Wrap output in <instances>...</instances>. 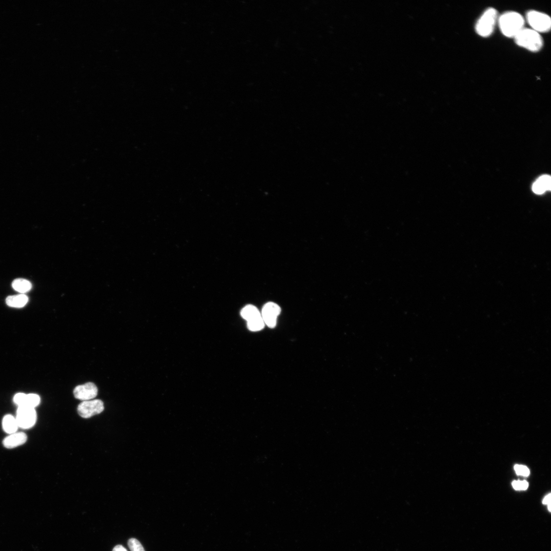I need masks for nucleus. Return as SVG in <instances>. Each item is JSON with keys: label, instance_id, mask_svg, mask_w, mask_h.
Returning <instances> with one entry per match:
<instances>
[{"label": "nucleus", "instance_id": "1", "mask_svg": "<svg viewBox=\"0 0 551 551\" xmlns=\"http://www.w3.org/2000/svg\"><path fill=\"white\" fill-rule=\"evenodd\" d=\"M498 22L503 35L508 38H514L524 28V18L514 11L505 13L499 17Z\"/></svg>", "mask_w": 551, "mask_h": 551}, {"label": "nucleus", "instance_id": "2", "mask_svg": "<svg viewBox=\"0 0 551 551\" xmlns=\"http://www.w3.org/2000/svg\"><path fill=\"white\" fill-rule=\"evenodd\" d=\"M514 39L518 46L531 52H538L543 46V40L540 33L532 29L524 28Z\"/></svg>", "mask_w": 551, "mask_h": 551}, {"label": "nucleus", "instance_id": "3", "mask_svg": "<svg viewBox=\"0 0 551 551\" xmlns=\"http://www.w3.org/2000/svg\"><path fill=\"white\" fill-rule=\"evenodd\" d=\"M498 11L493 8L487 9L478 20L475 30L478 35L487 38L491 35L498 21Z\"/></svg>", "mask_w": 551, "mask_h": 551}, {"label": "nucleus", "instance_id": "4", "mask_svg": "<svg viewBox=\"0 0 551 551\" xmlns=\"http://www.w3.org/2000/svg\"><path fill=\"white\" fill-rule=\"evenodd\" d=\"M526 18L531 29L539 33L547 32L551 29V18L545 14L531 10L528 12Z\"/></svg>", "mask_w": 551, "mask_h": 551}, {"label": "nucleus", "instance_id": "5", "mask_svg": "<svg viewBox=\"0 0 551 551\" xmlns=\"http://www.w3.org/2000/svg\"><path fill=\"white\" fill-rule=\"evenodd\" d=\"M16 419L20 428L29 429L35 426L37 420V414L35 408L27 407H19Z\"/></svg>", "mask_w": 551, "mask_h": 551}, {"label": "nucleus", "instance_id": "6", "mask_svg": "<svg viewBox=\"0 0 551 551\" xmlns=\"http://www.w3.org/2000/svg\"><path fill=\"white\" fill-rule=\"evenodd\" d=\"M104 409L103 402L100 400L83 401L79 405L77 411L81 417L88 419L102 412Z\"/></svg>", "mask_w": 551, "mask_h": 551}, {"label": "nucleus", "instance_id": "7", "mask_svg": "<svg viewBox=\"0 0 551 551\" xmlns=\"http://www.w3.org/2000/svg\"><path fill=\"white\" fill-rule=\"evenodd\" d=\"M281 312L277 304L269 302L264 306L261 314L264 322L268 327L273 328L277 324V318Z\"/></svg>", "mask_w": 551, "mask_h": 551}, {"label": "nucleus", "instance_id": "8", "mask_svg": "<svg viewBox=\"0 0 551 551\" xmlns=\"http://www.w3.org/2000/svg\"><path fill=\"white\" fill-rule=\"evenodd\" d=\"M98 392L97 387L92 382L76 387L73 392L75 398L82 401L93 400L96 397Z\"/></svg>", "mask_w": 551, "mask_h": 551}, {"label": "nucleus", "instance_id": "9", "mask_svg": "<svg viewBox=\"0 0 551 551\" xmlns=\"http://www.w3.org/2000/svg\"><path fill=\"white\" fill-rule=\"evenodd\" d=\"M27 440V436L23 432H16L10 434L4 440V446L7 449H13L24 444Z\"/></svg>", "mask_w": 551, "mask_h": 551}, {"label": "nucleus", "instance_id": "10", "mask_svg": "<svg viewBox=\"0 0 551 551\" xmlns=\"http://www.w3.org/2000/svg\"><path fill=\"white\" fill-rule=\"evenodd\" d=\"M551 177L548 175H543L539 177L534 183L532 190L534 193L541 195L546 191L551 190Z\"/></svg>", "mask_w": 551, "mask_h": 551}, {"label": "nucleus", "instance_id": "11", "mask_svg": "<svg viewBox=\"0 0 551 551\" xmlns=\"http://www.w3.org/2000/svg\"><path fill=\"white\" fill-rule=\"evenodd\" d=\"M28 302V297L24 294L9 296L6 299L8 306L19 308L24 307Z\"/></svg>", "mask_w": 551, "mask_h": 551}, {"label": "nucleus", "instance_id": "12", "mask_svg": "<svg viewBox=\"0 0 551 551\" xmlns=\"http://www.w3.org/2000/svg\"><path fill=\"white\" fill-rule=\"evenodd\" d=\"M2 426L5 432L10 434L17 432L19 428L16 418L10 414L6 415L4 417Z\"/></svg>", "mask_w": 551, "mask_h": 551}, {"label": "nucleus", "instance_id": "13", "mask_svg": "<svg viewBox=\"0 0 551 551\" xmlns=\"http://www.w3.org/2000/svg\"><path fill=\"white\" fill-rule=\"evenodd\" d=\"M242 317L247 322L262 317L261 313L253 306H247L241 311Z\"/></svg>", "mask_w": 551, "mask_h": 551}, {"label": "nucleus", "instance_id": "14", "mask_svg": "<svg viewBox=\"0 0 551 551\" xmlns=\"http://www.w3.org/2000/svg\"><path fill=\"white\" fill-rule=\"evenodd\" d=\"M12 286L15 290L21 294H24L29 291L32 286L29 281L24 279L19 278L13 281Z\"/></svg>", "mask_w": 551, "mask_h": 551}, {"label": "nucleus", "instance_id": "15", "mask_svg": "<svg viewBox=\"0 0 551 551\" xmlns=\"http://www.w3.org/2000/svg\"><path fill=\"white\" fill-rule=\"evenodd\" d=\"M265 324L262 317L247 322L248 329L252 331H258L265 327Z\"/></svg>", "mask_w": 551, "mask_h": 551}, {"label": "nucleus", "instance_id": "16", "mask_svg": "<svg viewBox=\"0 0 551 551\" xmlns=\"http://www.w3.org/2000/svg\"><path fill=\"white\" fill-rule=\"evenodd\" d=\"M41 403V398L40 396L35 393H30V394L27 395L25 402V406L33 408L39 406Z\"/></svg>", "mask_w": 551, "mask_h": 551}, {"label": "nucleus", "instance_id": "17", "mask_svg": "<svg viewBox=\"0 0 551 551\" xmlns=\"http://www.w3.org/2000/svg\"><path fill=\"white\" fill-rule=\"evenodd\" d=\"M128 546L131 551H145L141 543L136 538L129 539Z\"/></svg>", "mask_w": 551, "mask_h": 551}, {"label": "nucleus", "instance_id": "18", "mask_svg": "<svg viewBox=\"0 0 551 551\" xmlns=\"http://www.w3.org/2000/svg\"><path fill=\"white\" fill-rule=\"evenodd\" d=\"M26 396L27 395L25 394L24 393H17L14 398L15 403L18 405L19 407H24L25 406Z\"/></svg>", "mask_w": 551, "mask_h": 551}, {"label": "nucleus", "instance_id": "19", "mask_svg": "<svg viewBox=\"0 0 551 551\" xmlns=\"http://www.w3.org/2000/svg\"><path fill=\"white\" fill-rule=\"evenodd\" d=\"M514 470L519 475L527 477L530 474V470L527 467L522 465H515Z\"/></svg>", "mask_w": 551, "mask_h": 551}, {"label": "nucleus", "instance_id": "20", "mask_svg": "<svg viewBox=\"0 0 551 551\" xmlns=\"http://www.w3.org/2000/svg\"><path fill=\"white\" fill-rule=\"evenodd\" d=\"M513 488L517 490H526L528 489L529 484L526 481H514L512 482Z\"/></svg>", "mask_w": 551, "mask_h": 551}, {"label": "nucleus", "instance_id": "21", "mask_svg": "<svg viewBox=\"0 0 551 551\" xmlns=\"http://www.w3.org/2000/svg\"><path fill=\"white\" fill-rule=\"evenodd\" d=\"M112 551H127V550L123 546L118 545L113 549Z\"/></svg>", "mask_w": 551, "mask_h": 551}, {"label": "nucleus", "instance_id": "22", "mask_svg": "<svg viewBox=\"0 0 551 551\" xmlns=\"http://www.w3.org/2000/svg\"><path fill=\"white\" fill-rule=\"evenodd\" d=\"M543 503L544 504L551 505V494H549L544 499Z\"/></svg>", "mask_w": 551, "mask_h": 551}]
</instances>
